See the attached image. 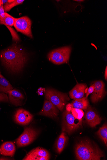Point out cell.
<instances>
[{
  "mask_svg": "<svg viewBox=\"0 0 107 160\" xmlns=\"http://www.w3.org/2000/svg\"><path fill=\"white\" fill-rule=\"evenodd\" d=\"M87 89L86 84L78 83L69 92L70 96L72 99H74L82 98L86 93Z\"/></svg>",
  "mask_w": 107,
  "mask_h": 160,
  "instance_id": "obj_14",
  "label": "cell"
},
{
  "mask_svg": "<svg viewBox=\"0 0 107 160\" xmlns=\"http://www.w3.org/2000/svg\"><path fill=\"white\" fill-rule=\"evenodd\" d=\"M16 151V147L11 142L3 143L0 147V154L13 157Z\"/></svg>",
  "mask_w": 107,
  "mask_h": 160,
  "instance_id": "obj_15",
  "label": "cell"
},
{
  "mask_svg": "<svg viewBox=\"0 0 107 160\" xmlns=\"http://www.w3.org/2000/svg\"><path fill=\"white\" fill-rule=\"evenodd\" d=\"M72 108L86 110L89 107V102L86 97L74 99L72 104Z\"/></svg>",
  "mask_w": 107,
  "mask_h": 160,
  "instance_id": "obj_16",
  "label": "cell"
},
{
  "mask_svg": "<svg viewBox=\"0 0 107 160\" xmlns=\"http://www.w3.org/2000/svg\"><path fill=\"white\" fill-rule=\"evenodd\" d=\"M83 120L75 118L71 112L65 111L63 114L62 130L69 134L82 126Z\"/></svg>",
  "mask_w": 107,
  "mask_h": 160,
  "instance_id": "obj_5",
  "label": "cell"
},
{
  "mask_svg": "<svg viewBox=\"0 0 107 160\" xmlns=\"http://www.w3.org/2000/svg\"><path fill=\"white\" fill-rule=\"evenodd\" d=\"M10 103L16 106H21L24 99L23 95L19 91L13 89L8 93Z\"/></svg>",
  "mask_w": 107,
  "mask_h": 160,
  "instance_id": "obj_13",
  "label": "cell"
},
{
  "mask_svg": "<svg viewBox=\"0 0 107 160\" xmlns=\"http://www.w3.org/2000/svg\"><path fill=\"white\" fill-rule=\"evenodd\" d=\"M31 25L32 21L27 17L15 18L13 26L16 30L30 38H33Z\"/></svg>",
  "mask_w": 107,
  "mask_h": 160,
  "instance_id": "obj_7",
  "label": "cell"
},
{
  "mask_svg": "<svg viewBox=\"0 0 107 160\" xmlns=\"http://www.w3.org/2000/svg\"><path fill=\"white\" fill-rule=\"evenodd\" d=\"M5 13L3 6L2 5L0 7V20L3 19L5 18Z\"/></svg>",
  "mask_w": 107,
  "mask_h": 160,
  "instance_id": "obj_25",
  "label": "cell"
},
{
  "mask_svg": "<svg viewBox=\"0 0 107 160\" xmlns=\"http://www.w3.org/2000/svg\"><path fill=\"white\" fill-rule=\"evenodd\" d=\"M15 18L7 12L5 13V18L3 19L0 20V24L5 25L7 26H13Z\"/></svg>",
  "mask_w": 107,
  "mask_h": 160,
  "instance_id": "obj_20",
  "label": "cell"
},
{
  "mask_svg": "<svg viewBox=\"0 0 107 160\" xmlns=\"http://www.w3.org/2000/svg\"><path fill=\"white\" fill-rule=\"evenodd\" d=\"M72 108V104H67L66 107V110L67 111L70 112Z\"/></svg>",
  "mask_w": 107,
  "mask_h": 160,
  "instance_id": "obj_26",
  "label": "cell"
},
{
  "mask_svg": "<svg viewBox=\"0 0 107 160\" xmlns=\"http://www.w3.org/2000/svg\"><path fill=\"white\" fill-rule=\"evenodd\" d=\"M24 1V0H16L10 3H7L3 6L4 11L9 12L14 7L22 4Z\"/></svg>",
  "mask_w": 107,
  "mask_h": 160,
  "instance_id": "obj_21",
  "label": "cell"
},
{
  "mask_svg": "<svg viewBox=\"0 0 107 160\" xmlns=\"http://www.w3.org/2000/svg\"><path fill=\"white\" fill-rule=\"evenodd\" d=\"M71 112L75 118L79 120H82L84 114L82 110L72 108Z\"/></svg>",
  "mask_w": 107,
  "mask_h": 160,
  "instance_id": "obj_22",
  "label": "cell"
},
{
  "mask_svg": "<svg viewBox=\"0 0 107 160\" xmlns=\"http://www.w3.org/2000/svg\"><path fill=\"white\" fill-rule=\"evenodd\" d=\"M0 160H10L8 158H6L5 157H1L0 158Z\"/></svg>",
  "mask_w": 107,
  "mask_h": 160,
  "instance_id": "obj_29",
  "label": "cell"
},
{
  "mask_svg": "<svg viewBox=\"0 0 107 160\" xmlns=\"http://www.w3.org/2000/svg\"><path fill=\"white\" fill-rule=\"evenodd\" d=\"M74 1L78 2H83L84 1H82V0H80V1H78V0H76V1Z\"/></svg>",
  "mask_w": 107,
  "mask_h": 160,
  "instance_id": "obj_30",
  "label": "cell"
},
{
  "mask_svg": "<svg viewBox=\"0 0 107 160\" xmlns=\"http://www.w3.org/2000/svg\"><path fill=\"white\" fill-rule=\"evenodd\" d=\"M0 59L8 70L16 73L23 68L27 61V56L20 46L13 44L1 52Z\"/></svg>",
  "mask_w": 107,
  "mask_h": 160,
  "instance_id": "obj_1",
  "label": "cell"
},
{
  "mask_svg": "<svg viewBox=\"0 0 107 160\" xmlns=\"http://www.w3.org/2000/svg\"><path fill=\"white\" fill-rule=\"evenodd\" d=\"M13 89L9 82L2 75H0V92L8 94Z\"/></svg>",
  "mask_w": 107,
  "mask_h": 160,
  "instance_id": "obj_18",
  "label": "cell"
},
{
  "mask_svg": "<svg viewBox=\"0 0 107 160\" xmlns=\"http://www.w3.org/2000/svg\"><path fill=\"white\" fill-rule=\"evenodd\" d=\"M45 95L46 99L50 101L61 112L63 111L67 101L70 100L67 94L51 89L45 90Z\"/></svg>",
  "mask_w": 107,
  "mask_h": 160,
  "instance_id": "obj_3",
  "label": "cell"
},
{
  "mask_svg": "<svg viewBox=\"0 0 107 160\" xmlns=\"http://www.w3.org/2000/svg\"><path fill=\"white\" fill-rule=\"evenodd\" d=\"M50 158V155L48 151L38 147L30 151L23 160H48Z\"/></svg>",
  "mask_w": 107,
  "mask_h": 160,
  "instance_id": "obj_8",
  "label": "cell"
},
{
  "mask_svg": "<svg viewBox=\"0 0 107 160\" xmlns=\"http://www.w3.org/2000/svg\"><path fill=\"white\" fill-rule=\"evenodd\" d=\"M1 72H0V75H1Z\"/></svg>",
  "mask_w": 107,
  "mask_h": 160,
  "instance_id": "obj_32",
  "label": "cell"
},
{
  "mask_svg": "<svg viewBox=\"0 0 107 160\" xmlns=\"http://www.w3.org/2000/svg\"><path fill=\"white\" fill-rule=\"evenodd\" d=\"M85 116L87 123L91 127H95L102 120L96 111L90 106L86 110Z\"/></svg>",
  "mask_w": 107,
  "mask_h": 160,
  "instance_id": "obj_11",
  "label": "cell"
},
{
  "mask_svg": "<svg viewBox=\"0 0 107 160\" xmlns=\"http://www.w3.org/2000/svg\"><path fill=\"white\" fill-rule=\"evenodd\" d=\"M38 135V132L32 127L25 128L23 134L16 140L18 147H24L32 142Z\"/></svg>",
  "mask_w": 107,
  "mask_h": 160,
  "instance_id": "obj_6",
  "label": "cell"
},
{
  "mask_svg": "<svg viewBox=\"0 0 107 160\" xmlns=\"http://www.w3.org/2000/svg\"><path fill=\"white\" fill-rule=\"evenodd\" d=\"M97 135L104 142L106 146L107 145V126L106 124L100 128L96 133Z\"/></svg>",
  "mask_w": 107,
  "mask_h": 160,
  "instance_id": "obj_19",
  "label": "cell"
},
{
  "mask_svg": "<svg viewBox=\"0 0 107 160\" xmlns=\"http://www.w3.org/2000/svg\"><path fill=\"white\" fill-rule=\"evenodd\" d=\"M71 50V47L67 46L53 50L48 54V59L56 65L67 63L70 59Z\"/></svg>",
  "mask_w": 107,
  "mask_h": 160,
  "instance_id": "obj_4",
  "label": "cell"
},
{
  "mask_svg": "<svg viewBox=\"0 0 107 160\" xmlns=\"http://www.w3.org/2000/svg\"><path fill=\"white\" fill-rule=\"evenodd\" d=\"M104 77H105V79L106 80H107V66L106 67L105 70Z\"/></svg>",
  "mask_w": 107,
  "mask_h": 160,
  "instance_id": "obj_27",
  "label": "cell"
},
{
  "mask_svg": "<svg viewBox=\"0 0 107 160\" xmlns=\"http://www.w3.org/2000/svg\"><path fill=\"white\" fill-rule=\"evenodd\" d=\"M9 101V98L8 95L4 92H0V102L8 103Z\"/></svg>",
  "mask_w": 107,
  "mask_h": 160,
  "instance_id": "obj_23",
  "label": "cell"
},
{
  "mask_svg": "<svg viewBox=\"0 0 107 160\" xmlns=\"http://www.w3.org/2000/svg\"><path fill=\"white\" fill-rule=\"evenodd\" d=\"M95 89L91 97L92 102L96 103L103 99L105 95V84L102 81L95 82Z\"/></svg>",
  "mask_w": 107,
  "mask_h": 160,
  "instance_id": "obj_12",
  "label": "cell"
},
{
  "mask_svg": "<svg viewBox=\"0 0 107 160\" xmlns=\"http://www.w3.org/2000/svg\"><path fill=\"white\" fill-rule=\"evenodd\" d=\"M67 138L64 132L59 136L56 143L57 152L60 154L63 150L67 142Z\"/></svg>",
  "mask_w": 107,
  "mask_h": 160,
  "instance_id": "obj_17",
  "label": "cell"
},
{
  "mask_svg": "<svg viewBox=\"0 0 107 160\" xmlns=\"http://www.w3.org/2000/svg\"><path fill=\"white\" fill-rule=\"evenodd\" d=\"M59 113L58 109L50 101L46 100H45L43 107L38 114L56 119Z\"/></svg>",
  "mask_w": 107,
  "mask_h": 160,
  "instance_id": "obj_9",
  "label": "cell"
},
{
  "mask_svg": "<svg viewBox=\"0 0 107 160\" xmlns=\"http://www.w3.org/2000/svg\"><path fill=\"white\" fill-rule=\"evenodd\" d=\"M95 89V86L94 84L89 87V88L87 91L86 94V98H88L89 95L92 93Z\"/></svg>",
  "mask_w": 107,
  "mask_h": 160,
  "instance_id": "obj_24",
  "label": "cell"
},
{
  "mask_svg": "<svg viewBox=\"0 0 107 160\" xmlns=\"http://www.w3.org/2000/svg\"><path fill=\"white\" fill-rule=\"evenodd\" d=\"M2 1H0V7H1V6L2 5Z\"/></svg>",
  "mask_w": 107,
  "mask_h": 160,
  "instance_id": "obj_31",
  "label": "cell"
},
{
  "mask_svg": "<svg viewBox=\"0 0 107 160\" xmlns=\"http://www.w3.org/2000/svg\"><path fill=\"white\" fill-rule=\"evenodd\" d=\"M8 1H7V0H6V1H4V0L2 1V5H5V4L8 3Z\"/></svg>",
  "mask_w": 107,
  "mask_h": 160,
  "instance_id": "obj_28",
  "label": "cell"
},
{
  "mask_svg": "<svg viewBox=\"0 0 107 160\" xmlns=\"http://www.w3.org/2000/svg\"><path fill=\"white\" fill-rule=\"evenodd\" d=\"M75 153L76 159L80 160H100L104 156L98 145L87 140L81 141L76 144Z\"/></svg>",
  "mask_w": 107,
  "mask_h": 160,
  "instance_id": "obj_2",
  "label": "cell"
},
{
  "mask_svg": "<svg viewBox=\"0 0 107 160\" xmlns=\"http://www.w3.org/2000/svg\"><path fill=\"white\" fill-rule=\"evenodd\" d=\"M33 116L28 111L23 109H18L14 116V119L17 123L22 125L28 124L32 121Z\"/></svg>",
  "mask_w": 107,
  "mask_h": 160,
  "instance_id": "obj_10",
  "label": "cell"
}]
</instances>
